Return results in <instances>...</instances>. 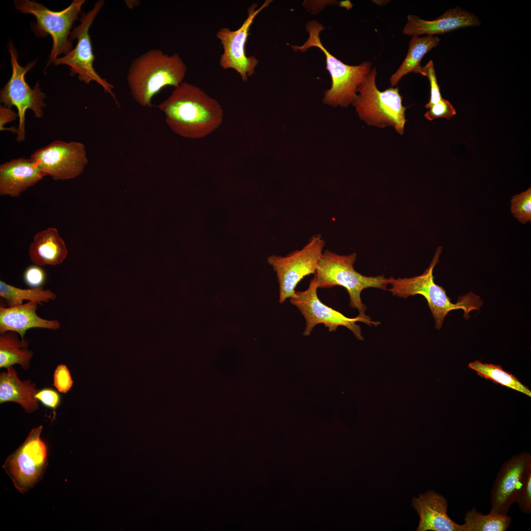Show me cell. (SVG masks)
Here are the masks:
<instances>
[{
  "instance_id": "6da1fadb",
  "label": "cell",
  "mask_w": 531,
  "mask_h": 531,
  "mask_svg": "<svg viewBox=\"0 0 531 531\" xmlns=\"http://www.w3.org/2000/svg\"><path fill=\"white\" fill-rule=\"evenodd\" d=\"M174 88L158 106L174 133L185 138L201 139L221 125L223 111L216 100L186 82Z\"/></svg>"
},
{
  "instance_id": "7a4b0ae2",
  "label": "cell",
  "mask_w": 531,
  "mask_h": 531,
  "mask_svg": "<svg viewBox=\"0 0 531 531\" xmlns=\"http://www.w3.org/2000/svg\"><path fill=\"white\" fill-rule=\"evenodd\" d=\"M187 66L177 53L169 55L152 49L134 59L126 80L131 95L140 106L151 107L153 97L164 88H174L183 82Z\"/></svg>"
},
{
  "instance_id": "3957f363",
  "label": "cell",
  "mask_w": 531,
  "mask_h": 531,
  "mask_svg": "<svg viewBox=\"0 0 531 531\" xmlns=\"http://www.w3.org/2000/svg\"><path fill=\"white\" fill-rule=\"evenodd\" d=\"M442 249V246L437 248L429 267L422 274L411 278H389V284L391 285L389 291L393 295L404 298L417 295L424 297L437 329L441 328L445 317L449 312L462 309L465 318L467 319L470 312L479 310L483 305L480 296L472 292L459 296L457 301L454 303L447 295L446 291L435 283L433 270L439 262Z\"/></svg>"
},
{
  "instance_id": "277c9868",
  "label": "cell",
  "mask_w": 531,
  "mask_h": 531,
  "mask_svg": "<svg viewBox=\"0 0 531 531\" xmlns=\"http://www.w3.org/2000/svg\"><path fill=\"white\" fill-rule=\"evenodd\" d=\"M356 254H338L329 250L324 251L314 278L318 288H331L336 286L345 288L350 297V306L358 310L359 315L367 317V309L360 297L363 290L376 288L387 290L389 278L383 275L366 276L356 271L354 265Z\"/></svg>"
},
{
  "instance_id": "5b68a950",
  "label": "cell",
  "mask_w": 531,
  "mask_h": 531,
  "mask_svg": "<svg viewBox=\"0 0 531 531\" xmlns=\"http://www.w3.org/2000/svg\"><path fill=\"white\" fill-rule=\"evenodd\" d=\"M309 37L300 46H292L295 51L302 53L312 47H318L325 56L326 69L329 71L332 85L326 90L323 99L324 104L347 107L356 97L357 88L371 70L372 62L363 61L358 65H349L332 55L322 44L320 33L324 28L317 21H310L306 25Z\"/></svg>"
},
{
  "instance_id": "8992f818",
  "label": "cell",
  "mask_w": 531,
  "mask_h": 531,
  "mask_svg": "<svg viewBox=\"0 0 531 531\" xmlns=\"http://www.w3.org/2000/svg\"><path fill=\"white\" fill-rule=\"evenodd\" d=\"M376 74L374 66L358 86L357 91L359 94L352 103L360 118L367 124L381 128L391 126L402 135L407 121L405 114L407 108L402 105L399 88L379 90L376 84Z\"/></svg>"
},
{
  "instance_id": "52a82bcc",
  "label": "cell",
  "mask_w": 531,
  "mask_h": 531,
  "mask_svg": "<svg viewBox=\"0 0 531 531\" xmlns=\"http://www.w3.org/2000/svg\"><path fill=\"white\" fill-rule=\"evenodd\" d=\"M85 0H74L64 9L59 11L51 10L34 1L15 0V7L20 12L33 15L36 23L32 26L35 35L38 37L50 34L53 45L47 66L54 63L61 54H66L71 51L72 42L69 36L74 22L79 19L81 7Z\"/></svg>"
},
{
  "instance_id": "ba28073f",
  "label": "cell",
  "mask_w": 531,
  "mask_h": 531,
  "mask_svg": "<svg viewBox=\"0 0 531 531\" xmlns=\"http://www.w3.org/2000/svg\"><path fill=\"white\" fill-rule=\"evenodd\" d=\"M325 241L320 234L312 236L300 250L285 256L271 255L268 264L276 273L280 303L295 295L297 285L303 278L314 274L322 256Z\"/></svg>"
},
{
  "instance_id": "9c48e42d",
  "label": "cell",
  "mask_w": 531,
  "mask_h": 531,
  "mask_svg": "<svg viewBox=\"0 0 531 531\" xmlns=\"http://www.w3.org/2000/svg\"><path fill=\"white\" fill-rule=\"evenodd\" d=\"M8 51L12 68V75L0 91V102L11 108L16 107L19 123L17 140L23 141L25 139V114L28 109L31 110L38 118L43 116V109L46 106L43 99L47 96L41 91L38 81L33 88L26 82V74L36 64V61L29 62L25 67L20 66L18 62V53L12 42H9Z\"/></svg>"
},
{
  "instance_id": "30bf717a",
  "label": "cell",
  "mask_w": 531,
  "mask_h": 531,
  "mask_svg": "<svg viewBox=\"0 0 531 531\" xmlns=\"http://www.w3.org/2000/svg\"><path fill=\"white\" fill-rule=\"evenodd\" d=\"M42 426L31 429L25 442L8 456L2 468L22 494L41 480L48 466L47 447L40 438Z\"/></svg>"
},
{
  "instance_id": "8fae6325",
  "label": "cell",
  "mask_w": 531,
  "mask_h": 531,
  "mask_svg": "<svg viewBox=\"0 0 531 531\" xmlns=\"http://www.w3.org/2000/svg\"><path fill=\"white\" fill-rule=\"evenodd\" d=\"M104 4L103 0H98L90 10L86 14H82L80 24L73 29L70 35L71 40L77 39L75 48L64 56L57 58L53 63L55 65L65 64L69 66L70 75L73 76L78 74V79L87 85L91 81L97 82L103 87L105 92L109 93L118 105L113 91L114 86L102 78L93 67L95 58L89 29Z\"/></svg>"
},
{
  "instance_id": "7c38bea8",
  "label": "cell",
  "mask_w": 531,
  "mask_h": 531,
  "mask_svg": "<svg viewBox=\"0 0 531 531\" xmlns=\"http://www.w3.org/2000/svg\"><path fill=\"white\" fill-rule=\"evenodd\" d=\"M318 286L313 278L308 288L303 291H295L293 297L290 298L291 304L296 306L305 319L306 326L303 333L309 335L313 328L318 324H323L329 331H335L339 326L349 329L357 339H363L360 326L356 324L363 322L370 326H378L380 323L371 320L369 316L358 315L355 318H348L343 314L325 305L318 297Z\"/></svg>"
},
{
  "instance_id": "4fadbf2b",
  "label": "cell",
  "mask_w": 531,
  "mask_h": 531,
  "mask_svg": "<svg viewBox=\"0 0 531 531\" xmlns=\"http://www.w3.org/2000/svg\"><path fill=\"white\" fill-rule=\"evenodd\" d=\"M271 1L266 0L258 9L257 4H253L248 9L247 17L239 28L233 30L228 28H222L216 33V37L221 42L223 50L220 56L219 65L224 69H233L236 71L243 82L247 81L248 78L254 74L258 63L256 57H248L245 52L250 28L256 16Z\"/></svg>"
},
{
  "instance_id": "5bb4252c",
  "label": "cell",
  "mask_w": 531,
  "mask_h": 531,
  "mask_svg": "<svg viewBox=\"0 0 531 531\" xmlns=\"http://www.w3.org/2000/svg\"><path fill=\"white\" fill-rule=\"evenodd\" d=\"M30 158L55 180H66L81 175L88 163L85 145L78 142L55 140L35 151Z\"/></svg>"
},
{
  "instance_id": "9a60e30c",
  "label": "cell",
  "mask_w": 531,
  "mask_h": 531,
  "mask_svg": "<svg viewBox=\"0 0 531 531\" xmlns=\"http://www.w3.org/2000/svg\"><path fill=\"white\" fill-rule=\"evenodd\" d=\"M531 472V454L522 452L503 463L490 492V512L507 515L519 490Z\"/></svg>"
},
{
  "instance_id": "2e32d148",
  "label": "cell",
  "mask_w": 531,
  "mask_h": 531,
  "mask_svg": "<svg viewBox=\"0 0 531 531\" xmlns=\"http://www.w3.org/2000/svg\"><path fill=\"white\" fill-rule=\"evenodd\" d=\"M408 22L403 34L412 36L426 34H443L460 28L479 26L480 21L477 16L459 6L449 9L433 20L420 19L414 15H408Z\"/></svg>"
},
{
  "instance_id": "e0dca14e",
  "label": "cell",
  "mask_w": 531,
  "mask_h": 531,
  "mask_svg": "<svg viewBox=\"0 0 531 531\" xmlns=\"http://www.w3.org/2000/svg\"><path fill=\"white\" fill-rule=\"evenodd\" d=\"M46 176L31 158L12 159L0 165V195L19 197Z\"/></svg>"
},
{
  "instance_id": "ac0fdd59",
  "label": "cell",
  "mask_w": 531,
  "mask_h": 531,
  "mask_svg": "<svg viewBox=\"0 0 531 531\" xmlns=\"http://www.w3.org/2000/svg\"><path fill=\"white\" fill-rule=\"evenodd\" d=\"M413 505L419 517L417 531H459V524L448 516L447 501L432 490L413 500Z\"/></svg>"
},
{
  "instance_id": "d6986e66",
  "label": "cell",
  "mask_w": 531,
  "mask_h": 531,
  "mask_svg": "<svg viewBox=\"0 0 531 531\" xmlns=\"http://www.w3.org/2000/svg\"><path fill=\"white\" fill-rule=\"evenodd\" d=\"M38 305L36 302L29 301L13 307L0 306V333L12 331L24 339L26 331L30 328L59 329L61 324L58 320L45 319L37 314Z\"/></svg>"
},
{
  "instance_id": "ffe728a7",
  "label": "cell",
  "mask_w": 531,
  "mask_h": 531,
  "mask_svg": "<svg viewBox=\"0 0 531 531\" xmlns=\"http://www.w3.org/2000/svg\"><path fill=\"white\" fill-rule=\"evenodd\" d=\"M65 242L58 230L53 227L38 232L29 249V256L34 265L55 266L61 264L67 255Z\"/></svg>"
},
{
  "instance_id": "44dd1931",
  "label": "cell",
  "mask_w": 531,
  "mask_h": 531,
  "mask_svg": "<svg viewBox=\"0 0 531 531\" xmlns=\"http://www.w3.org/2000/svg\"><path fill=\"white\" fill-rule=\"evenodd\" d=\"M0 375V403L13 402L19 404L27 413L38 408L35 395L38 391L30 381H21L15 369L11 366Z\"/></svg>"
},
{
  "instance_id": "7402d4cb",
  "label": "cell",
  "mask_w": 531,
  "mask_h": 531,
  "mask_svg": "<svg viewBox=\"0 0 531 531\" xmlns=\"http://www.w3.org/2000/svg\"><path fill=\"white\" fill-rule=\"evenodd\" d=\"M440 38L434 35L413 36L409 42L407 55L404 61L390 78L392 87L396 86L403 77L411 72L420 74L422 66L420 62L432 49L436 47Z\"/></svg>"
},
{
  "instance_id": "603a6c76",
  "label": "cell",
  "mask_w": 531,
  "mask_h": 531,
  "mask_svg": "<svg viewBox=\"0 0 531 531\" xmlns=\"http://www.w3.org/2000/svg\"><path fill=\"white\" fill-rule=\"evenodd\" d=\"M18 334L12 331L0 333V368H7L16 364L20 365L24 370L30 367L33 353L28 349V340H20Z\"/></svg>"
},
{
  "instance_id": "cb8c5ba5",
  "label": "cell",
  "mask_w": 531,
  "mask_h": 531,
  "mask_svg": "<svg viewBox=\"0 0 531 531\" xmlns=\"http://www.w3.org/2000/svg\"><path fill=\"white\" fill-rule=\"evenodd\" d=\"M464 523L459 524V531H506L511 523L507 515L489 512L483 514L475 507L466 511Z\"/></svg>"
},
{
  "instance_id": "d4e9b609",
  "label": "cell",
  "mask_w": 531,
  "mask_h": 531,
  "mask_svg": "<svg viewBox=\"0 0 531 531\" xmlns=\"http://www.w3.org/2000/svg\"><path fill=\"white\" fill-rule=\"evenodd\" d=\"M0 296L5 300L8 307H13L22 304L24 300L42 305L43 303L55 300L57 295L50 289L44 290L43 286L23 289L0 280Z\"/></svg>"
},
{
  "instance_id": "484cf974",
  "label": "cell",
  "mask_w": 531,
  "mask_h": 531,
  "mask_svg": "<svg viewBox=\"0 0 531 531\" xmlns=\"http://www.w3.org/2000/svg\"><path fill=\"white\" fill-rule=\"evenodd\" d=\"M468 367L475 371L479 376L489 380L494 384H500L531 397L530 389L514 375L504 370L500 365L483 363L476 360L470 363Z\"/></svg>"
},
{
  "instance_id": "4316f807",
  "label": "cell",
  "mask_w": 531,
  "mask_h": 531,
  "mask_svg": "<svg viewBox=\"0 0 531 531\" xmlns=\"http://www.w3.org/2000/svg\"><path fill=\"white\" fill-rule=\"evenodd\" d=\"M510 210L513 215L521 223L531 221V188L512 197Z\"/></svg>"
},
{
  "instance_id": "83f0119b",
  "label": "cell",
  "mask_w": 531,
  "mask_h": 531,
  "mask_svg": "<svg viewBox=\"0 0 531 531\" xmlns=\"http://www.w3.org/2000/svg\"><path fill=\"white\" fill-rule=\"evenodd\" d=\"M420 74L428 78L430 85V97L429 102L426 104L425 108L430 109L432 106L438 103L442 98L440 87L438 84L434 63L432 60L422 67Z\"/></svg>"
},
{
  "instance_id": "f1b7e54d",
  "label": "cell",
  "mask_w": 531,
  "mask_h": 531,
  "mask_svg": "<svg viewBox=\"0 0 531 531\" xmlns=\"http://www.w3.org/2000/svg\"><path fill=\"white\" fill-rule=\"evenodd\" d=\"M456 114V110L447 100L442 97L437 104L432 106L424 114V117L429 120L437 118H445L449 120Z\"/></svg>"
},
{
  "instance_id": "f546056e",
  "label": "cell",
  "mask_w": 531,
  "mask_h": 531,
  "mask_svg": "<svg viewBox=\"0 0 531 531\" xmlns=\"http://www.w3.org/2000/svg\"><path fill=\"white\" fill-rule=\"evenodd\" d=\"M73 381L70 371L64 364L58 365L54 374V385L61 393H66L71 388Z\"/></svg>"
},
{
  "instance_id": "4dcf8cb0",
  "label": "cell",
  "mask_w": 531,
  "mask_h": 531,
  "mask_svg": "<svg viewBox=\"0 0 531 531\" xmlns=\"http://www.w3.org/2000/svg\"><path fill=\"white\" fill-rule=\"evenodd\" d=\"M23 279L25 284L30 288L42 287L46 279L44 269L36 265L28 267L24 271Z\"/></svg>"
},
{
  "instance_id": "1f68e13d",
  "label": "cell",
  "mask_w": 531,
  "mask_h": 531,
  "mask_svg": "<svg viewBox=\"0 0 531 531\" xmlns=\"http://www.w3.org/2000/svg\"><path fill=\"white\" fill-rule=\"evenodd\" d=\"M516 502L523 513H531V472L519 490Z\"/></svg>"
},
{
  "instance_id": "d6a6232c",
  "label": "cell",
  "mask_w": 531,
  "mask_h": 531,
  "mask_svg": "<svg viewBox=\"0 0 531 531\" xmlns=\"http://www.w3.org/2000/svg\"><path fill=\"white\" fill-rule=\"evenodd\" d=\"M35 397L44 406L52 409L57 408L61 401L59 393L50 388H44L38 390Z\"/></svg>"
},
{
  "instance_id": "836d02e7",
  "label": "cell",
  "mask_w": 531,
  "mask_h": 531,
  "mask_svg": "<svg viewBox=\"0 0 531 531\" xmlns=\"http://www.w3.org/2000/svg\"><path fill=\"white\" fill-rule=\"evenodd\" d=\"M17 118V115L11 108L1 105L0 106V130H9L17 134L18 128L15 127L5 128L4 127V124L15 120Z\"/></svg>"
},
{
  "instance_id": "e575fe53",
  "label": "cell",
  "mask_w": 531,
  "mask_h": 531,
  "mask_svg": "<svg viewBox=\"0 0 531 531\" xmlns=\"http://www.w3.org/2000/svg\"><path fill=\"white\" fill-rule=\"evenodd\" d=\"M352 5V4L351 3V2H350V1H342L341 2V4H340V6L345 7L347 9H348V6H349L350 8H351Z\"/></svg>"
}]
</instances>
